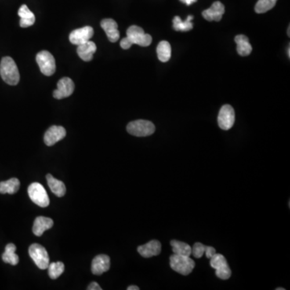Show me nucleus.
Returning a JSON list of instances; mask_svg holds the SVG:
<instances>
[{
	"instance_id": "nucleus-1",
	"label": "nucleus",
	"mask_w": 290,
	"mask_h": 290,
	"mask_svg": "<svg viewBox=\"0 0 290 290\" xmlns=\"http://www.w3.org/2000/svg\"><path fill=\"white\" fill-rule=\"evenodd\" d=\"M152 41L151 36L145 33L142 27L132 25L127 30V37L120 41V46L124 49H128L133 45L147 47L151 45Z\"/></svg>"
},
{
	"instance_id": "nucleus-2",
	"label": "nucleus",
	"mask_w": 290,
	"mask_h": 290,
	"mask_svg": "<svg viewBox=\"0 0 290 290\" xmlns=\"http://www.w3.org/2000/svg\"><path fill=\"white\" fill-rule=\"evenodd\" d=\"M0 75L2 77V79L8 85H16L19 83L20 78L19 70L16 62L12 57L5 56L1 60Z\"/></svg>"
},
{
	"instance_id": "nucleus-3",
	"label": "nucleus",
	"mask_w": 290,
	"mask_h": 290,
	"mask_svg": "<svg viewBox=\"0 0 290 290\" xmlns=\"http://www.w3.org/2000/svg\"><path fill=\"white\" fill-rule=\"evenodd\" d=\"M169 265L171 269L177 273L187 276L192 273V271L195 267V262L186 255H172L169 258Z\"/></svg>"
},
{
	"instance_id": "nucleus-4",
	"label": "nucleus",
	"mask_w": 290,
	"mask_h": 290,
	"mask_svg": "<svg viewBox=\"0 0 290 290\" xmlns=\"http://www.w3.org/2000/svg\"><path fill=\"white\" fill-rule=\"evenodd\" d=\"M154 124L148 120H139L129 123L127 126L128 133L137 137H144L153 135L155 132Z\"/></svg>"
},
{
	"instance_id": "nucleus-5",
	"label": "nucleus",
	"mask_w": 290,
	"mask_h": 290,
	"mask_svg": "<svg viewBox=\"0 0 290 290\" xmlns=\"http://www.w3.org/2000/svg\"><path fill=\"white\" fill-rule=\"evenodd\" d=\"M29 197L31 198L33 202L37 204L39 207H48L49 205V198H48V193L42 185L38 182H33L27 189Z\"/></svg>"
},
{
	"instance_id": "nucleus-6",
	"label": "nucleus",
	"mask_w": 290,
	"mask_h": 290,
	"mask_svg": "<svg viewBox=\"0 0 290 290\" xmlns=\"http://www.w3.org/2000/svg\"><path fill=\"white\" fill-rule=\"evenodd\" d=\"M37 64L41 73L45 76H51L56 71V62L54 57L48 51H41L36 56Z\"/></svg>"
},
{
	"instance_id": "nucleus-7",
	"label": "nucleus",
	"mask_w": 290,
	"mask_h": 290,
	"mask_svg": "<svg viewBox=\"0 0 290 290\" xmlns=\"http://www.w3.org/2000/svg\"><path fill=\"white\" fill-rule=\"evenodd\" d=\"M29 255L33 260L35 262L39 269H47L49 265V257L48 254L43 246L41 244H33L29 247Z\"/></svg>"
},
{
	"instance_id": "nucleus-8",
	"label": "nucleus",
	"mask_w": 290,
	"mask_h": 290,
	"mask_svg": "<svg viewBox=\"0 0 290 290\" xmlns=\"http://www.w3.org/2000/svg\"><path fill=\"white\" fill-rule=\"evenodd\" d=\"M210 259H211V267L216 271L215 274L217 277L222 280H227L230 278L231 276V271L229 268L226 258L223 255L215 253Z\"/></svg>"
},
{
	"instance_id": "nucleus-9",
	"label": "nucleus",
	"mask_w": 290,
	"mask_h": 290,
	"mask_svg": "<svg viewBox=\"0 0 290 290\" xmlns=\"http://www.w3.org/2000/svg\"><path fill=\"white\" fill-rule=\"evenodd\" d=\"M236 120L235 110L230 105H224L221 107L218 116V124L221 129L227 131L233 127Z\"/></svg>"
},
{
	"instance_id": "nucleus-10",
	"label": "nucleus",
	"mask_w": 290,
	"mask_h": 290,
	"mask_svg": "<svg viewBox=\"0 0 290 290\" xmlns=\"http://www.w3.org/2000/svg\"><path fill=\"white\" fill-rule=\"evenodd\" d=\"M94 36L93 27L90 26L75 29L70 34V41L73 45H80L89 41Z\"/></svg>"
},
{
	"instance_id": "nucleus-11",
	"label": "nucleus",
	"mask_w": 290,
	"mask_h": 290,
	"mask_svg": "<svg viewBox=\"0 0 290 290\" xmlns=\"http://www.w3.org/2000/svg\"><path fill=\"white\" fill-rule=\"evenodd\" d=\"M74 81L70 77H63L57 82V89L53 91V97L56 99H62L70 97L74 93Z\"/></svg>"
},
{
	"instance_id": "nucleus-12",
	"label": "nucleus",
	"mask_w": 290,
	"mask_h": 290,
	"mask_svg": "<svg viewBox=\"0 0 290 290\" xmlns=\"http://www.w3.org/2000/svg\"><path fill=\"white\" fill-rule=\"evenodd\" d=\"M66 131L62 126H52L47 130L44 136L45 144L52 146L66 137Z\"/></svg>"
},
{
	"instance_id": "nucleus-13",
	"label": "nucleus",
	"mask_w": 290,
	"mask_h": 290,
	"mask_svg": "<svg viewBox=\"0 0 290 290\" xmlns=\"http://www.w3.org/2000/svg\"><path fill=\"white\" fill-rule=\"evenodd\" d=\"M225 12V7L222 3L216 1L212 6L202 12V16L208 21H220Z\"/></svg>"
},
{
	"instance_id": "nucleus-14",
	"label": "nucleus",
	"mask_w": 290,
	"mask_h": 290,
	"mask_svg": "<svg viewBox=\"0 0 290 290\" xmlns=\"http://www.w3.org/2000/svg\"><path fill=\"white\" fill-rule=\"evenodd\" d=\"M110 259L108 255H99L94 258L91 271L95 275H102L110 269Z\"/></svg>"
},
{
	"instance_id": "nucleus-15",
	"label": "nucleus",
	"mask_w": 290,
	"mask_h": 290,
	"mask_svg": "<svg viewBox=\"0 0 290 290\" xmlns=\"http://www.w3.org/2000/svg\"><path fill=\"white\" fill-rule=\"evenodd\" d=\"M101 27L106 33L107 38L110 42L119 41L120 34L118 30V24L112 19H104L101 21Z\"/></svg>"
},
{
	"instance_id": "nucleus-16",
	"label": "nucleus",
	"mask_w": 290,
	"mask_h": 290,
	"mask_svg": "<svg viewBox=\"0 0 290 290\" xmlns=\"http://www.w3.org/2000/svg\"><path fill=\"white\" fill-rule=\"evenodd\" d=\"M137 251L144 258L156 256L161 253V244L158 240H151L144 245L139 246Z\"/></svg>"
},
{
	"instance_id": "nucleus-17",
	"label": "nucleus",
	"mask_w": 290,
	"mask_h": 290,
	"mask_svg": "<svg viewBox=\"0 0 290 290\" xmlns=\"http://www.w3.org/2000/svg\"><path fill=\"white\" fill-rule=\"evenodd\" d=\"M77 52L81 60L84 62H91L93 59L94 53L96 52L97 47L93 41L87 42L77 45Z\"/></svg>"
},
{
	"instance_id": "nucleus-18",
	"label": "nucleus",
	"mask_w": 290,
	"mask_h": 290,
	"mask_svg": "<svg viewBox=\"0 0 290 290\" xmlns=\"http://www.w3.org/2000/svg\"><path fill=\"white\" fill-rule=\"evenodd\" d=\"M53 226V221L50 218L39 216L33 223V232L37 236H41L45 230H49Z\"/></svg>"
},
{
	"instance_id": "nucleus-19",
	"label": "nucleus",
	"mask_w": 290,
	"mask_h": 290,
	"mask_svg": "<svg viewBox=\"0 0 290 290\" xmlns=\"http://www.w3.org/2000/svg\"><path fill=\"white\" fill-rule=\"evenodd\" d=\"M18 15L20 17V21H19L20 27H30V26L33 25L35 23V15L24 4L19 8Z\"/></svg>"
},
{
	"instance_id": "nucleus-20",
	"label": "nucleus",
	"mask_w": 290,
	"mask_h": 290,
	"mask_svg": "<svg viewBox=\"0 0 290 290\" xmlns=\"http://www.w3.org/2000/svg\"><path fill=\"white\" fill-rule=\"evenodd\" d=\"M46 179L51 191L54 193L55 195L62 197L66 194V188L64 182L57 180L56 178H53L51 174L47 175Z\"/></svg>"
},
{
	"instance_id": "nucleus-21",
	"label": "nucleus",
	"mask_w": 290,
	"mask_h": 290,
	"mask_svg": "<svg viewBox=\"0 0 290 290\" xmlns=\"http://www.w3.org/2000/svg\"><path fill=\"white\" fill-rule=\"evenodd\" d=\"M237 44V52L242 56H248L252 51V47L249 42V39L244 35H238L235 37Z\"/></svg>"
},
{
	"instance_id": "nucleus-22",
	"label": "nucleus",
	"mask_w": 290,
	"mask_h": 290,
	"mask_svg": "<svg viewBox=\"0 0 290 290\" xmlns=\"http://www.w3.org/2000/svg\"><path fill=\"white\" fill-rule=\"evenodd\" d=\"M19 186H20V182L19 179L16 178H11L9 180L0 182V193L14 194V193H17Z\"/></svg>"
},
{
	"instance_id": "nucleus-23",
	"label": "nucleus",
	"mask_w": 290,
	"mask_h": 290,
	"mask_svg": "<svg viewBox=\"0 0 290 290\" xmlns=\"http://www.w3.org/2000/svg\"><path fill=\"white\" fill-rule=\"evenodd\" d=\"M16 247L15 244H9L6 246L5 251L2 255L3 260L5 263L16 265L19 263V256L16 254Z\"/></svg>"
},
{
	"instance_id": "nucleus-24",
	"label": "nucleus",
	"mask_w": 290,
	"mask_h": 290,
	"mask_svg": "<svg viewBox=\"0 0 290 290\" xmlns=\"http://www.w3.org/2000/svg\"><path fill=\"white\" fill-rule=\"evenodd\" d=\"M157 52L159 60L162 62H168L172 53L170 44L166 41H161L157 45Z\"/></svg>"
},
{
	"instance_id": "nucleus-25",
	"label": "nucleus",
	"mask_w": 290,
	"mask_h": 290,
	"mask_svg": "<svg viewBox=\"0 0 290 290\" xmlns=\"http://www.w3.org/2000/svg\"><path fill=\"white\" fill-rule=\"evenodd\" d=\"M170 245L172 246L173 253L176 255H186V256H190L191 255L192 248H190L189 244L184 242L172 240L170 242Z\"/></svg>"
},
{
	"instance_id": "nucleus-26",
	"label": "nucleus",
	"mask_w": 290,
	"mask_h": 290,
	"mask_svg": "<svg viewBox=\"0 0 290 290\" xmlns=\"http://www.w3.org/2000/svg\"><path fill=\"white\" fill-rule=\"evenodd\" d=\"M193 19V16H189L186 20H182L179 16H175L172 23H173V28L176 31L187 32L193 29V23H192V19Z\"/></svg>"
},
{
	"instance_id": "nucleus-27",
	"label": "nucleus",
	"mask_w": 290,
	"mask_h": 290,
	"mask_svg": "<svg viewBox=\"0 0 290 290\" xmlns=\"http://www.w3.org/2000/svg\"><path fill=\"white\" fill-rule=\"evenodd\" d=\"M48 269L49 277L52 279V280H56L64 272L65 265L62 262L58 261V262H55V263L49 264Z\"/></svg>"
},
{
	"instance_id": "nucleus-28",
	"label": "nucleus",
	"mask_w": 290,
	"mask_h": 290,
	"mask_svg": "<svg viewBox=\"0 0 290 290\" xmlns=\"http://www.w3.org/2000/svg\"><path fill=\"white\" fill-rule=\"evenodd\" d=\"M277 0H258L255 4V11L256 13L262 14L267 12L274 8Z\"/></svg>"
},
{
	"instance_id": "nucleus-29",
	"label": "nucleus",
	"mask_w": 290,
	"mask_h": 290,
	"mask_svg": "<svg viewBox=\"0 0 290 290\" xmlns=\"http://www.w3.org/2000/svg\"><path fill=\"white\" fill-rule=\"evenodd\" d=\"M207 246L201 244V243H196L192 248V255L195 258H201L203 256V254L206 253L207 251Z\"/></svg>"
},
{
	"instance_id": "nucleus-30",
	"label": "nucleus",
	"mask_w": 290,
	"mask_h": 290,
	"mask_svg": "<svg viewBox=\"0 0 290 290\" xmlns=\"http://www.w3.org/2000/svg\"><path fill=\"white\" fill-rule=\"evenodd\" d=\"M216 253V251H215V248L213 247H210V246H207V251H206V255L208 259H211L213 255Z\"/></svg>"
},
{
	"instance_id": "nucleus-31",
	"label": "nucleus",
	"mask_w": 290,
	"mask_h": 290,
	"mask_svg": "<svg viewBox=\"0 0 290 290\" xmlns=\"http://www.w3.org/2000/svg\"><path fill=\"white\" fill-rule=\"evenodd\" d=\"M88 290H102L100 285L98 283L92 282L89 284V286L87 288Z\"/></svg>"
},
{
	"instance_id": "nucleus-32",
	"label": "nucleus",
	"mask_w": 290,
	"mask_h": 290,
	"mask_svg": "<svg viewBox=\"0 0 290 290\" xmlns=\"http://www.w3.org/2000/svg\"><path fill=\"white\" fill-rule=\"evenodd\" d=\"M181 2L183 4H186L187 6H190L191 4H194L197 2V0H180Z\"/></svg>"
},
{
	"instance_id": "nucleus-33",
	"label": "nucleus",
	"mask_w": 290,
	"mask_h": 290,
	"mask_svg": "<svg viewBox=\"0 0 290 290\" xmlns=\"http://www.w3.org/2000/svg\"><path fill=\"white\" fill-rule=\"evenodd\" d=\"M139 287L135 286V285H131V286L128 287V290H139Z\"/></svg>"
},
{
	"instance_id": "nucleus-34",
	"label": "nucleus",
	"mask_w": 290,
	"mask_h": 290,
	"mask_svg": "<svg viewBox=\"0 0 290 290\" xmlns=\"http://www.w3.org/2000/svg\"><path fill=\"white\" fill-rule=\"evenodd\" d=\"M289 50H290V48H289V47H288V56H290V53H289L290 51Z\"/></svg>"
},
{
	"instance_id": "nucleus-35",
	"label": "nucleus",
	"mask_w": 290,
	"mask_h": 290,
	"mask_svg": "<svg viewBox=\"0 0 290 290\" xmlns=\"http://www.w3.org/2000/svg\"><path fill=\"white\" fill-rule=\"evenodd\" d=\"M277 290H284V288H277Z\"/></svg>"
}]
</instances>
